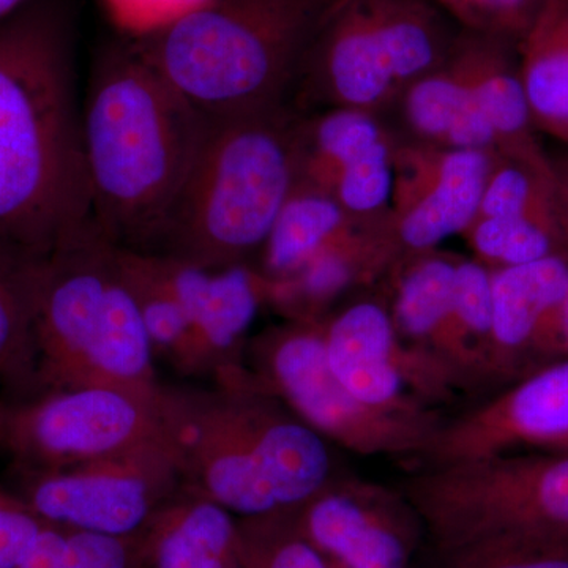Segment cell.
<instances>
[{"instance_id": "obj_1", "label": "cell", "mask_w": 568, "mask_h": 568, "mask_svg": "<svg viewBox=\"0 0 568 568\" xmlns=\"http://www.w3.org/2000/svg\"><path fill=\"white\" fill-rule=\"evenodd\" d=\"M71 0L0 22V246L48 260L92 223Z\"/></svg>"}, {"instance_id": "obj_2", "label": "cell", "mask_w": 568, "mask_h": 568, "mask_svg": "<svg viewBox=\"0 0 568 568\" xmlns=\"http://www.w3.org/2000/svg\"><path fill=\"white\" fill-rule=\"evenodd\" d=\"M212 121L122 36L100 51L81 106L92 222L118 248L159 253Z\"/></svg>"}, {"instance_id": "obj_3", "label": "cell", "mask_w": 568, "mask_h": 568, "mask_svg": "<svg viewBox=\"0 0 568 568\" xmlns=\"http://www.w3.org/2000/svg\"><path fill=\"white\" fill-rule=\"evenodd\" d=\"M213 390L162 386L160 406L181 458L183 488L239 519L294 514L331 484L327 439L244 369Z\"/></svg>"}, {"instance_id": "obj_4", "label": "cell", "mask_w": 568, "mask_h": 568, "mask_svg": "<svg viewBox=\"0 0 568 568\" xmlns=\"http://www.w3.org/2000/svg\"><path fill=\"white\" fill-rule=\"evenodd\" d=\"M338 0H211L144 37L153 69L211 121L290 103Z\"/></svg>"}, {"instance_id": "obj_5", "label": "cell", "mask_w": 568, "mask_h": 568, "mask_svg": "<svg viewBox=\"0 0 568 568\" xmlns=\"http://www.w3.org/2000/svg\"><path fill=\"white\" fill-rule=\"evenodd\" d=\"M33 346L36 384L44 390H162L151 336L118 246L93 222L39 265Z\"/></svg>"}, {"instance_id": "obj_6", "label": "cell", "mask_w": 568, "mask_h": 568, "mask_svg": "<svg viewBox=\"0 0 568 568\" xmlns=\"http://www.w3.org/2000/svg\"><path fill=\"white\" fill-rule=\"evenodd\" d=\"M301 123L290 103L212 121L155 254L201 267L250 265L297 185Z\"/></svg>"}, {"instance_id": "obj_7", "label": "cell", "mask_w": 568, "mask_h": 568, "mask_svg": "<svg viewBox=\"0 0 568 568\" xmlns=\"http://www.w3.org/2000/svg\"><path fill=\"white\" fill-rule=\"evenodd\" d=\"M455 22L433 0H338L295 85L306 102L372 112L439 69Z\"/></svg>"}, {"instance_id": "obj_8", "label": "cell", "mask_w": 568, "mask_h": 568, "mask_svg": "<svg viewBox=\"0 0 568 568\" xmlns=\"http://www.w3.org/2000/svg\"><path fill=\"white\" fill-rule=\"evenodd\" d=\"M396 488L416 508L432 552L489 538L568 537V452L418 466Z\"/></svg>"}, {"instance_id": "obj_9", "label": "cell", "mask_w": 568, "mask_h": 568, "mask_svg": "<svg viewBox=\"0 0 568 568\" xmlns=\"http://www.w3.org/2000/svg\"><path fill=\"white\" fill-rule=\"evenodd\" d=\"M253 386L278 398L324 439L362 457L420 462L446 418L396 416L366 406L332 373L321 323H293L257 343Z\"/></svg>"}, {"instance_id": "obj_10", "label": "cell", "mask_w": 568, "mask_h": 568, "mask_svg": "<svg viewBox=\"0 0 568 568\" xmlns=\"http://www.w3.org/2000/svg\"><path fill=\"white\" fill-rule=\"evenodd\" d=\"M183 489L181 458L166 436L118 457L50 470H28L21 499L59 528L142 538Z\"/></svg>"}, {"instance_id": "obj_11", "label": "cell", "mask_w": 568, "mask_h": 568, "mask_svg": "<svg viewBox=\"0 0 568 568\" xmlns=\"http://www.w3.org/2000/svg\"><path fill=\"white\" fill-rule=\"evenodd\" d=\"M160 394L115 387L47 390L0 406V443L28 470L118 457L168 435Z\"/></svg>"}, {"instance_id": "obj_12", "label": "cell", "mask_w": 568, "mask_h": 568, "mask_svg": "<svg viewBox=\"0 0 568 568\" xmlns=\"http://www.w3.org/2000/svg\"><path fill=\"white\" fill-rule=\"evenodd\" d=\"M323 331L332 373L366 406L426 416L462 390L446 365L399 338L390 310L381 302L347 305Z\"/></svg>"}, {"instance_id": "obj_13", "label": "cell", "mask_w": 568, "mask_h": 568, "mask_svg": "<svg viewBox=\"0 0 568 568\" xmlns=\"http://www.w3.org/2000/svg\"><path fill=\"white\" fill-rule=\"evenodd\" d=\"M295 521L328 568H420L424 523L398 488L361 477H334Z\"/></svg>"}, {"instance_id": "obj_14", "label": "cell", "mask_w": 568, "mask_h": 568, "mask_svg": "<svg viewBox=\"0 0 568 568\" xmlns=\"http://www.w3.org/2000/svg\"><path fill=\"white\" fill-rule=\"evenodd\" d=\"M496 155L433 144L395 149L387 227L398 263L466 233L477 219Z\"/></svg>"}, {"instance_id": "obj_15", "label": "cell", "mask_w": 568, "mask_h": 568, "mask_svg": "<svg viewBox=\"0 0 568 568\" xmlns=\"http://www.w3.org/2000/svg\"><path fill=\"white\" fill-rule=\"evenodd\" d=\"M568 440V357L511 384L462 416L446 418L418 466L448 465Z\"/></svg>"}, {"instance_id": "obj_16", "label": "cell", "mask_w": 568, "mask_h": 568, "mask_svg": "<svg viewBox=\"0 0 568 568\" xmlns=\"http://www.w3.org/2000/svg\"><path fill=\"white\" fill-rule=\"evenodd\" d=\"M493 272V327L487 386L514 384L568 357L564 310L568 260L552 254L536 263Z\"/></svg>"}, {"instance_id": "obj_17", "label": "cell", "mask_w": 568, "mask_h": 568, "mask_svg": "<svg viewBox=\"0 0 568 568\" xmlns=\"http://www.w3.org/2000/svg\"><path fill=\"white\" fill-rule=\"evenodd\" d=\"M192 325L211 372L234 364L242 339L261 305L267 302V280L252 265L201 267L163 254L141 253Z\"/></svg>"}, {"instance_id": "obj_18", "label": "cell", "mask_w": 568, "mask_h": 568, "mask_svg": "<svg viewBox=\"0 0 568 568\" xmlns=\"http://www.w3.org/2000/svg\"><path fill=\"white\" fill-rule=\"evenodd\" d=\"M396 263L387 216L355 219L293 275L267 280V302L294 323H320L321 313L346 291L390 274Z\"/></svg>"}, {"instance_id": "obj_19", "label": "cell", "mask_w": 568, "mask_h": 568, "mask_svg": "<svg viewBox=\"0 0 568 568\" xmlns=\"http://www.w3.org/2000/svg\"><path fill=\"white\" fill-rule=\"evenodd\" d=\"M515 44L462 31L455 58L478 110L495 136L497 155L555 179V166L536 136V123L519 69L508 55Z\"/></svg>"}, {"instance_id": "obj_20", "label": "cell", "mask_w": 568, "mask_h": 568, "mask_svg": "<svg viewBox=\"0 0 568 568\" xmlns=\"http://www.w3.org/2000/svg\"><path fill=\"white\" fill-rule=\"evenodd\" d=\"M141 541L144 568H244L239 518L185 488L159 511Z\"/></svg>"}, {"instance_id": "obj_21", "label": "cell", "mask_w": 568, "mask_h": 568, "mask_svg": "<svg viewBox=\"0 0 568 568\" xmlns=\"http://www.w3.org/2000/svg\"><path fill=\"white\" fill-rule=\"evenodd\" d=\"M405 114L414 132L429 144L496 153L495 136L478 110L455 50L439 69L406 89Z\"/></svg>"}, {"instance_id": "obj_22", "label": "cell", "mask_w": 568, "mask_h": 568, "mask_svg": "<svg viewBox=\"0 0 568 568\" xmlns=\"http://www.w3.org/2000/svg\"><path fill=\"white\" fill-rule=\"evenodd\" d=\"M518 52L536 129L568 142V0H545Z\"/></svg>"}, {"instance_id": "obj_23", "label": "cell", "mask_w": 568, "mask_h": 568, "mask_svg": "<svg viewBox=\"0 0 568 568\" xmlns=\"http://www.w3.org/2000/svg\"><path fill=\"white\" fill-rule=\"evenodd\" d=\"M457 264L455 257L428 252L406 257L390 272L395 283L394 301L388 310L396 334L443 365L446 364L440 353L454 302Z\"/></svg>"}, {"instance_id": "obj_24", "label": "cell", "mask_w": 568, "mask_h": 568, "mask_svg": "<svg viewBox=\"0 0 568 568\" xmlns=\"http://www.w3.org/2000/svg\"><path fill=\"white\" fill-rule=\"evenodd\" d=\"M354 220L334 196L298 181L261 250L257 271L271 282L293 275Z\"/></svg>"}, {"instance_id": "obj_25", "label": "cell", "mask_w": 568, "mask_h": 568, "mask_svg": "<svg viewBox=\"0 0 568 568\" xmlns=\"http://www.w3.org/2000/svg\"><path fill=\"white\" fill-rule=\"evenodd\" d=\"M491 327L493 272L477 260H458L440 358L462 390L487 386Z\"/></svg>"}, {"instance_id": "obj_26", "label": "cell", "mask_w": 568, "mask_h": 568, "mask_svg": "<svg viewBox=\"0 0 568 568\" xmlns=\"http://www.w3.org/2000/svg\"><path fill=\"white\" fill-rule=\"evenodd\" d=\"M39 265L0 246V376L14 386L36 384L33 301Z\"/></svg>"}, {"instance_id": "obj_27", "label": "cell", "mask_w": 568, "mask_h": 568, "mask_svg": "<svg viewBox=\"0 0 568 568\" xmlns=\"http://www.w3.org/2000/svg\"><path fill=\"white\" fill-rule=\"evenodd\" d=\"M467 244L489 271L536 263L567 252L559 226L526 216H485L467 227Z\"/></svg>"}, {"instance_id": "obj_28", "label": "cell", "mask_w": 568, "mask_h": 568, "mask_svg": "<svg viewBox=\"0 0 568 568\" xmlns=\"http://www.w3.org/2000/svg\"><path fill=\"white\" fill-rule=\"evenodd\" d=\"M18 568H144L141 538L44 526Z\"/></svg>"}, {"instance_id": "obj_29", "label": "cell", "mask_w": 568, "mask_h": 568, "mask_svg": "<svg viewBox=\"0 0 568 568\" xmlns=\"http://www.w3.org/2000/svg\"><path fill=\"white\" fill-rule=\"evenodd\" d=\"M485 216H526L559 226L555 179L496 155L477 213Z\"/></svg>"}, {"instance_id": "obj_30", "label": "cell", "mask_w": 568, "mask_h": 568, "mask_svg": "<svg viewBox=\"0 0 568 568\" xmlns=\"http://www.w3.org/2000/svg\"><path fill=\"white\" fill-rule=\"evenodd\" d=\"M395 182V149L384 138L346 163L325 193L334 196L353 219H384Z\"/></svg>"}, {"instance_id": "obj_31", "label": "cell", "mask_w": 568, "mask_h": 568, "mask_svg": "<svg viewBox=\"0 0 568 568\" xmlns=\"http://www.w3.org/2000/svg\"><path fill=\"white\" fill-rule=\"evenodd\" d=\"M420 568H568V537L489 538L450 551H426Z\"/></svg>"}, {"instance_id": "obj_32", "label": "cell", "mask_w": 568, "mask_h": 568, "mask_svg": "<svg viewBox=\"0 0 568 568\" xmlns=\"http://www.w3.org/2000/svg\"><path fill=\"white\" fill-rule=\"evenodd\" d=\"M244 568H328L294 514L239 519Z\"/></svg>"}, {"instance_id": "obj_33", "label": "cell", "mask_w": 568, "mask_h": 568, "mask_svg": "<svg viewBox=\"0 0 568 568\" xmlns=\"http://www.w3.org/2000/svg\"><path fill=\"white\" fill-rule=\"evenodd\" d=\"M465 32L518 47L545 0H433Z\"/></svg>"}, {"instance_id": "obj_34", "label": "cell", "mask_w": 568, "mask_h": 568, "mask_svg": "<svg viewBox=\"0 0 568 568\" xmlns=\"http://www.w3.org/2000/svg\"><path fill=\"white\" fill-rule=\"evenodd\" d=\"M211 0H102L112 24L125 37L160 31Z\"/></svg>"}, {"instance_id": "obj_35", "label": "cell", "mask_w": 568, "mask_h": 568, "mask_svg": "<svg viewBox=\"0 0 568 568\" xmlns=\"http://www.w3.org/2000/svg\"><path fill=\"white\" fill-rule=\"evenodd\" d=\"M47 523L20 496L0 488V568H18Z\"/></svg>"}, {"instance_id": "obj_36", "label": "cell", "mask_w": 568, "mask_h": 568, "mask_svg": "<svg viewBox=\"0 0 568 568\" xmlns=\"http://www.w3.org/2000/svg\"><path fill=\"white\" fill-rule=\"evenodd\" d=\"M555 166L556 209L564 244L568 250V159L552 162Z\"/></svg>"}, {"instance_id": "obj_37", "label": "cell", "mask_w": 568, "mask_h": 568, "mask_svg": "<svg viewBox=\"0 0 568 568\" xmlns=\"http://www.w3.org/2000/svg\"><path fill=\"white\" fill-rule=\"evenodd\" d=\"M29 0H0V22L24 7Z\"/></svg>"}, {"instance_id": "obj_38", "label": "cell", "mask_w": 568, "mask_h": 568, "mask_svg": "<svg viewBox=\"0 0 568 568\" xmlns=\"http://www.w3.org/2000/svg\"><path fill=\"white\" fill-rule=\"evenodd\" d=\"M564 338H566V347L568 354V297L566 302V310H564Z\"/></svg>"}, {"instance_id": "obj_39", "label": "cell", "mask_w": 568, "mask_h": 568, "mask_svg": "<svg viewBox=\"0 0 568 568\" xmlns=\"http://www.w3.org/2000/svg\"><path fill=\"white\" fill-rule=\"evenodd\" d=\"M556 452H568V440L567 443H564L562 446L556 448Z\"/></svg>"}, {"instance_id": "obj_40", "label": "cell", "mask_w": 568, "mask_h": 568, "mask_svg": "<svg viewBox=\"0 0 568 568\" xmlns=\"http://www.w3.org/2000/svg\"><path fill=\"white\" fill-rule=\"evenodd\" d=\"M0 381H2V376H0Z\"/></svg>"}]
</instances>
